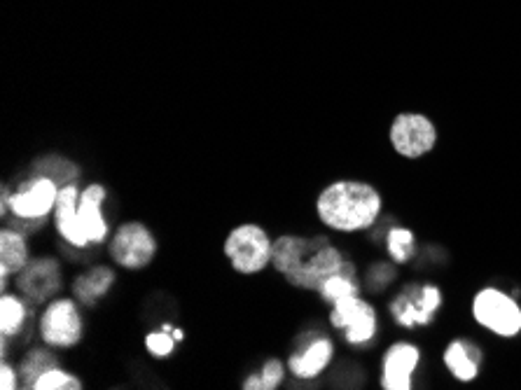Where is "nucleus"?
Masks as SVG:
<instances>
[{"label": "nucleus", "mask_w": 521, "mask_h": 390, "mask_svg": "<svg viewBox=\"0 0 521 390\" xmlns=\"http://www.w3.org/2000/svg\"><path fill=\"white\" fill-rule=\"evenodd\" d=\"M286 367L279 358H272L265 362V367L260 369V390H276L283 383L286 376Z\"/></svg>", "instance_id": "obj_27"}, {"label": "nucleus", "mask_w": 521, "mask_h": 390, "mask_svg": "<svg viewBox=\"0 0 521 390\" xmlns=\"http://www.w3.org/2000/svg\"><path fill=\"white\" fill-rule=\"evenodd\" d=\"M384 211V197L365 180H335L316 199V215L337 234L367 232Z\"/></svg>", "instance_id": "obj_2"}, {"label": "nucleus", "mask_w": 521, "mask_h": 390, "mask_svg": "<svg viewBox=\"0 0 521 390\" xmlns=\"http://www.w3.org/2000/svg\"><path fill=\"white\" fill-rule=\"evenodd\" d=\"M8 213H10V190L8 187H3V192H0V215L8 218Z\"/></svg>", "instance_id": "obj_29"}, {"label": "nucleus", "mask_w": 521, "mask_h": 390, "mask_svg": "<svg viewBox=\"0 0 521 390\" xmlns=\"http://www.w3.org/2000/svg\"><path fill=\"white\" fill-rule=\"evenodd\" d=\"M222 253H225L236 274L257 276L272 264L274 241L262 225L243 222L227 234Z\"/></svg>", "instance_id": "obj_3"}, {"label": "nucleus", "mask_w": 521, "mask_h": 390, "mask_svg": "<svg viewBox=\"0 0 521 390\" xmlns=\"http://www.w3.org/2000/svg\"><path fill=\"white\" fill-rule=\"evenodd\" d=\"M31 306L22 295L3 292V297H0V334L17 339L26 330V325L36 318V311H31Z\"/></svg>", "instance_id": "obj_19"}, {"label": "nucleus", "mask_w": 521, "mask_h": 390, "mask_svg": "<svg viewBox=\"0 0 521 390\" xmlns=\"http://www.w3.org/2000/svg\"><path fill=\"white\" fill-rule=\"evenodd\" d=\"M19 383H22V376H19V367L10 365L8 360L0 362V388L17 390Z\"/></svg>", "instance_id": "obj_28"}, {"label": "nucleus", "mask_w": 521, "mask_h": 390, "mask_svg": "<svg viewBox=\"0 0 521 390\" xmlns=\"http://www.w3.org/2000/svg\"><path fill=\"white\" fill-rule=\"evenodd\" d=\"M395 278H398V269L388 262H374L372 267H367L365 271V285L374 295H381Z\"/></svg>", "instance_id": "obj_25"}, {"label": "nucleus", "mask_w": 521, "mask_h": 390, "mask_svg": "<svg viewBox=\"0 0 521 390\" xmlns=\"http://www.w3.org/2000/svg\"><path fill=\"white\" fill-rule=\"evenodd\" d=\"M173 337H176L178 341H183V339H185V332L180 330V327H173Z\"/></svg>", "instance_id": "obj_30"}, {"label": "nucleus", "mask_w": 521, "mask_h": 390, "mask_svg": "<svg viewBox=\"0 0 521 390\" xmlns=\"http://www.w3.org/2000/svg\"><path fill=\"white\" fill-rule=\"evenodd\" d=\"M33 390H82V379L57 365L38 376V381L33 383Z\"/></svg>", "instance_id": "obj_24"}, {"label": "nucleus", "mask_w": 521, "mask_h": 390, "mask_svg": "<svg viewBox=\"0 0 521 390\" xmlns=\"http://www.w3.org/2000/svg\"><path fill=\"white\" fill-rule=\"evenodd\" d=\"M59 183L50 176H33L22 180L15 192L10 194V213L17 218L38 220L54 213L59 199Z\"/></svg>", "instance_id": "obj_11"}, {"label": "nucleus", "mask_w": 521, "mask_h": 390, "mask_svg": "<svg viewBox=\"0 0 521 390\" xmlns=\"http://www.w3.org/2000/svg\"><path fill=\"white\" fill-rule=\"evenodd\" d=\"M349 257L330 241V236L283 234L274 241L272 267L293 288L318 292L330 276L342 271Z\"/></svg>", "instance_id": "obj_1"}, {"label": "nucleus", "mask_w": 521, "mask_h": 390, "mask_svg": "<svg viewBox=\"0 0 521 390\" xmlns=\"http://www.w3.org/2000/svg\"><path fill=\"white\" fill-rule=\"evenodd\" d=\"M17 292H22V297L29 304H47L61 292L64 285V271L57 257L52 255H40L31 257L29 264L15 276Z\"/></svg>", "instance_id": "obj_10"}, {"label": "nucleus", "mask_w": 521, "mask_h": 390, "mask_svg": "<svg viewBox=\"0 0 521 390\" xmlns=\"http://www.w3.org/2000/svg\"><path fill=\"white\" fill-rule=\"evenodd\" d=\"M57 348L45 346V348H31V351L24 353L22 362H19V376H22V386L33 390V383L38 381L40 374H45L47 369L57 367L59 358H57Z\"/></svg>", "instance_id": "obj_21"}, {"label": "nucleus", "mask_w": 521, "mask_h": 390, "mask_svg": "<svg viewBox=\"0 0 521 390\" xmlns=\"http://www.w3.org/2000/svg\"><path fill=\"white\" fill-rule=\"evenodd\" d=\"M332 360H335V344H332V339L314 337L304 346V351L290 355L286 365L295 379L314 381L332 365Z\"/></svg>", "instance_id": "obj_14"}, {"label": "nucleus", "mask_w": 521, "mask_h": 390, "mask_svg": "<svg viewBox=\"0 0 521 390\" xmlns=\"http://www.w3.org/2000/svg\"><path fill=\"white\" fill-rule=\"evenodd\" d=\"M115 281L117 274L113 267H108V264H96V267H89L87 271H82L80 276H75L71 292L82 306H96L103 297H108Z\"/></svg>", "instance_id": "obj_16"}, {"label": "nucleus", "mask_w": 521, "mask_h": 390, "mask_svg": "<svg viewBox=\"0 0 521 390\" xmlns=\"http://www.w3.org/2000/svg\"><path fill=\"white\" fill-rule=\"evenodd\" d=\"M330 325L344 332L349 346H370L379 332V316L367 299L353 295L332 304Z\"/></svg>", "instance_id": "obj_8"}, {"label": "nucleus", "mask_w": 521, "mask_h": 390, "mask_svg": "<svg viewBox=\"0 0 521 390\" xmlns=\"http://www.w3.org/2000/svg\"><path fill=\"white\" fill-rule=\"evenodd\" d=\"M440 309L442 290L433 283H407L388 304L393 320L405 330L430 325Z\"/></svg>", "instance_id": "obj_6"}, {"label": "nucleus", "mask_w": 521, "mask_h": 390, "mask_svg": "<svg viewBox=\"0 0 521 390\" xmlns=\"http://www.w3.org/2000/svg\"><path fill=\"white\" fill-rule=\"evenodd\" d=\"M31 260V248L26 234L15 227H3L0 232V276H17Z\"/></svg>", "instance_id": "obj_18"}, {"label": "nucleus", "mask_w": 521, "mask_h": 390, "mask_svg": "<svg viewBox=\"0 0 521 390\" xmlns=\"http://www.w3.org/2000/svg\"><path fill=\"white\" fill-rule=\"evenodd\" d=\"M360 290H363V285H360V278H358V267L356 262L346 260V264L342 267V271L335 276H330L328 281L323 283V288L318 290V295L325 304H335L339 299L344 297H353V295H360Z\"/></svg>", "instance_id": "obj_20"}, {"label": "nucleus", "mask_w": 521, "mask_h": 390, "mask_svg": "<svg viewBox=\"0 0 521 390\" xmlns=\"http://www.w3.org/2000/svg\"><path fill=\"white\" fill-rule=\"evenodd\" d=\"M108 192L106 187L99 183L87 185L85 190L80 192V201H78V232H80V241L82 248L89 246H101L106 243V239L110 236V225L103 215V204H106Z\"/></svg>", "instance_id": "obj_12"}, {"label": "nucleus", "mask_w": 521, "mask_h": 390, "mask_svg": "<svg viewBox=\"0 0 521 390\" xmlns=\"http://www.w3.org/2000/svg\"><path fill=\"white\" fill-rule=\"evenodd\" d=\"M472 318L486 332L500 339H514L521 332V304L496 285H486L472 297Z\"/></svg>", "instance_id": "obj_4"}, {"label": "nucleus", "mask_w": 521, "mask_h": 390, "mask_svg": "<svg viewBox=\"0 0 521 390\" xmlns=\"http://www.w3.org/2000/svg\"><path fill=\"white\" fill-rule=\"evenodd\" d=\"M85 337V323L78 299L54 297L47 302L43 316H40V339L45 346L57 348V351H71Z\"/></svg>", "instance_id": "obj_5"}, {"label": "nucleus", "mask_w": 521, "mask_h": 390, "mask_svg": "<svg viewBox=\"0 0 521 390\" xmlns=\"http://www.w3.org/2000/svg\"><path fill=\"white\" fill-rule=\"evenodd\" d=\"M421 365V348L412 341H395L381 358V388L412 390L414 374Z\"/></svg>", "instance_id": "obj_13"}, {"label": "nucleus", "mask_w": 521, "mask_h": 390, "mask_svg": "<svg viewBox=\"0 0 521 390\" xmlns=\"http://www.w3.org/2000/svg\"><path fill=\"white\" fill-rule=\"evenodd\" d=\"M176 341L178 339L173 337V332H166V330L145 334V348H148V353L162 360L169 358V355L176 351Z\"/></svg>", "instance_id": "obj_26"}, {"label": "nucleus", "mask_w": 521, "mask_h": 390, "mask_svg": "<svg viewBox=\"0 0 521 390\" xmlns=\"http://www.w3.org/2000/svg\"><path fill=\"white\" fill-rule=\"evenodd\" d=\"M78 201H80V190L75 183L61 185L57 208H54V227L61 234L68 246L82 248L80 232H78Z\"/></svg>", "instance_id": "obj_17"}, {"label": "nucleus", "mask_w": 521, "mask_h": 390, "mask_svg": "<svg viewBox=\"0 0 521 390\" xmlns=\"http://www.w3.org/2000/svg\"><path fill=\"white\" fill-rule=\"evenodd\" d=\"M36 169L40 171V176H50L57 180V183L61 185H68V183H75L80 176V169L75 166L73 162H68L66 157H59V155H50L45 159H40V162L36 164Z\"/></svg>", "instance_id": "obj_23"}, {"label": "nucleus", "mask_w": 521, "mask_h": 390, "mask_svg": "<svg viewBox=\"0 0 521 390\" xmlns=\"http://www.w3.org/2000/svg\"><path fill=\"white\" fill-rule=\"evenodd\" d=\"M388 141H391V148L400 157L421 159L435 150L437 127L423 113H400L391 122Z\"/></svg>", "instance_id": "obj_9"}, {"label": "nucleus", "mask_w": 521, "mask_h": 390, "mask_svg": "<svg viewBox=\"0 0 521 390\" xmlns=\"http://www.w3.org/2000/svg\"><path fill=\"white\" fill-rule=\"evenodd\" d=\"M482 360V348L470 339L449 341L442 353V362L447 367V372L461 383H470L477 379L479 369H482Z\"/></svg>", "instance_id": "obj_15"}, {"label": "nucleus", "mask_w": 521, "mask_h": 390, "mask_svg": "<svg viewBox=\"0 0 521 390\" xmlns=\"http://www.w3.org/2000/svg\"><path fill=\"white\" fill-rule=\"evenodd\" d=\"M386 250L393 264H407L414 257L416 236L407 227H391L386 232Z\"/></svg>", "instance_id": "obj_22"}, {"label": "nucleus", "mask_w": 521, "mask_h": 390, "mask_svg": "<svg viewBox=\"0 0 521 390\" xmlns=\"http://www.w3.org/2000/svg\"><path fill=\"white\" fill-rule=\"evenodd\" d=\"M108 253L117 267L141 271L150 267L152 260L157 257V239L145 222L129 220L115 229Z\"/></svg>", "instance_id": "obj_7"}]
</instances>
